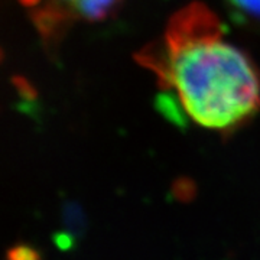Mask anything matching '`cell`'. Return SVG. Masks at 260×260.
<instances>
[{"label": "cell", "mask_w": 260, "mask_h": 260, "mask_svg": "<svg viewBox=\"0 0 260 260\" xmlns=\"http://www.w3.org/2000/svg\"><path fill=\"white\" fill-rule=\"evenodd\" d=\"M75 18L84 20H102L109 18L120 6L121 0H59Z\"/></svg>", "instance_id": "obj_2"}, {"label": "cell", "mask_w": 260, "mask_h": 260, "mask_svg": "<svg viewBox=\"0 0 260 260\" xmlns=\"http://www.w3.org/2000/svg\"><path fill=\"white\" fill-rule=\"evenodd\" d=\"M8 260H41V253L28 244H19L8 251Z\"/></svg>", "instance_id": "obj_4"}, {"label": "cell", "mask_w": 260, "mask_h": 260, "mask_svg": "<svg viewBox=\"0 0 260 260\" xmlns=\"http://www.w3.org/2000/svg\"><path fill=\"white\" fill-rule=\"evenodd\" d=\"M236 18L260 25V0H225Z\"/></svg>", "instance_id": "obj_3"}, {"label": "cell", "mask_w": 260, "mask_h": 260, "mask_svg": "<svg viewBox=\"0 0 260 260\" xmlns=\"http://www.w3.org/2000/svg\"><path fill=\"white\" fill-rule=\"evenodd\" d=\"M142 62L179 113L200 127L230 133L260 110V70L205 6L179 10Z\"/></svg>", "instance_id": "obj_1"}]
</instances>
